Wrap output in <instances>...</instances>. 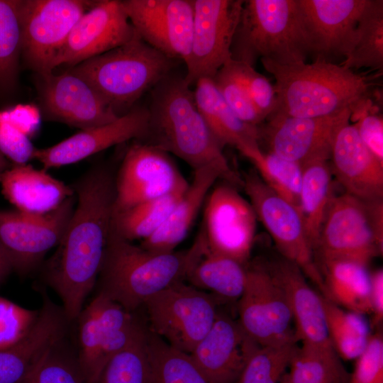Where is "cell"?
Here are the masks:
<instances>
[{
	"label": "cell",
	"mask_w": 383,
	"mask_h": 383,
	"mask_svg": "<svg viewBox=\"0 0 383 383\" xmlns=\"http://www.w3.org/2000/svg\"><path fill=\"white\" fill-rule=\"evenodd\" d=\"M115 180L109 170L97 167L79 182L77 206L45 266L44 279L60 298L70 323L76 321L97 282L111 230Z\"/></svg>",
	"instance_id": "cell-1"
},
{
	"label": "cell",
	"mask_w": 383,
	"mask_h": 383,
	"mask_svg": "<svg viewBox=\"0 0 383 383\" xmlns=\"http://www.w3.org/2000/svg\"><path fill=\"white\" fill-rule=\"evenodd\" d=\"M261 62L275 79L276 108L272 115L321 118L353 111L369 99L375 86V76L322 60L290 65Z\"/></svg>",
	"instance_id": "cell-3"
},
{
	"label": "cell",
	"mask_w": 383,
	"mask_h": 383,
	"mask_svg": "<svg viewBox=\"0 0 383 383\" xmlns=\"http://www.w3.org/2000/svg\"><path fill=\"white\" fill-rule=\"evenodd\" d=\"M367 0H297L309 55L334 62L345 58L356 39Z\"/></svg>",
	"instance_id": "cell-17"
},
{
	"label": "cell",
	"mask_w": 383,
	"mask_h": 383,
	"mask_svg": "<svg viewBox=\"0 0 383 383\" xmlns=\"http://www.w3.org/2000/svg\"><path fill=\"white\" fill-rule=\"evenodd\" d=\"M370 99L360 103L353 111L358 135L369 150L383 162V119L374 112Z\"/></svg>",
	"instance_id": "cell-47"
},
{
	"label": "cell",
	"mask_w": 383,
	"mask_h": 383,
	"mask_svg": "<svg viewBox=\"0 0 383 383\" xmlns=\"http://www.w3.org/2000/svg\"><path fill=\"white\" fill-rule=\"evenodd\" d=\"M187 188L113 211V231L131 242L148 238L162 226Z\"/></svg>",
	"instance_id": "cell-34"
},
{
	"label": "cell",
	"mask_w": 383,
	"mask_h": 383,
	"mask_svg": "<svg viewBox=\"0 0 383 383\" xmlns=\"http://www.w3.org/2000/svg\"><path fill=\"white\" fill-rule=\"evenodd\" d=\"M147 346L149 383H209L189 354L172 347L148 328Z\"/></svg>",
	"instance_id": "cell-38"
},
{
	"label": "cell",
	"mask_w": 383,
	"mask_h": 383,
	"mask_svg": "<svg viewBox=\"0 0 383 383\" xmlns=\"http://www.w3.org/2000/svg\"><path fill=\"white\" fill-rule=\"evenodd\" d=\"M323 303L328 335L333 350L341 360H356L372 335L370 323L364 315L346 311L323 296Z\"/></svg>",
	"instance_id": "cell-36"
},
{
	"label": "cell",
	"mask_w": 383,
	"mask_h": 383,
	"mask_svg": "<svg viewBox=\"0 0 383 383\" xmlns=\"http://www.w3.org/2000/svg\"><path fill=\"white\" fill-rule=\"evenodd\" d=\"M12 270L11 261L0 243V284Z\"/></svg>",
	"instance_id": "cell-51"
},
{
	"label": "cell",
	"mask_w": 383,
	"mask_h": 383,
	"mask_svg": "<svg viewBox=\"0 0 383 383\" xmlns=\"http://www.w3.org/2000/svg\"><path fill=\"white\" fill-rule=\"evenodd\" d=\"M243 0H193L191 52L184 77L189 86L213 78L231 59V47Z\"/></svg>",
	"instance_id": "cell-13"
},
{
	"label": "cell",
	"mask_w": 383,
	"mask_h": 383,
	"mask_svg": "<svg viewBox=\"0 0 383 383\" xmlns=\"http://www.w3.org/2000/svg\"><path fill=\"white\" fill-rule=\"evenodd\" d=\"M115 183L114 211L186 189L189 184L167 152L150 143L129 148Z\"/></svg>",
	"instance_id": "cell-15"
},
{
	"label": "cell",
	"mask_w": 383,
	"mask_h": 383,
	"mask_svg": "<svg viewBox=\"0 0 383 383\" xmlns=\"http://www.w3.org/2000/svg\"><path fill=\"white\" fill-rule=\"evenodd\" d=\"M259 346L238 321L218 311L213 326L189 355L209 383H235Z\"/></svg>",
	"instance_id": "cell-21"
},
{
	"label": "cell",
	"mask_w": 383,
	"mask_h": 383,
	"mask_svg": "<svg viewBox=\"0 0 383 383\" xmlns=\"http://www.w3.org/2000/svg\"><path fill=\"white\" fill-rule=\"evenodd\" d=\"M243 187L281 256L296 265L323 295V279L299 210L271 189L256 171L245 174Z\"/></svg>",
	"instance_id": "cell-10"
},
{
	"label": "cell",
	"mask_w": 383,
	"mask_h": 383,
	"mask_svg": "<svg viewBox=\"0 0 383 383\" xmlns=\"http://www.w3.org/2000/svg\"><path fill=\"white\" fill-rule=\"evenodd\" d=\"M3 119L29 137L39 123L38 110L29 105H18L12 109L0 111Z\"/></svg>",
	"instance_id": "cell-49"
},
{
	"label": "cell",
	"mask_w": 383,
	"mask_h": 383,
	"mask_svg": "<svg viewBox=\"0 0 383 383\" xmlns=\"http://www.w3.org/2000/svg\"><path fill=\"white\" fill-rule=\"evenodd\" d=\"M232 64L255 109L262 118L266 120L276 108L274 84L265 76L257 72L254 67L233 60Z\"/></svg>",
	"instance_id": "cell-45"
},
{
	"label": "cell",
	"mask_w": 383,
	"mask_h": 383,
	"mask_svg": "<svg viewBox=\"0 0 383 383\" xmlns=\"http://www.w3.org/2000/svg\"><path fill=\"white\" fill-rule=\"evenodd\" d=\"M208 196L202 230L209 249L246 265L257 228L252 205L229 184L216 187Z\"/></svg>",
	"instance_id": "cell-16"
},
{
	"label": "cell",
	"mask_w": 383,
	"mask_h": 383,
	"mask_svg": "<svg viewBox=\"0 0 383 383\" xmlns=\"http://www.w3.org/2000/svg\"><path fill=\"white\" fill-rule=\"evenodd\" d=\"M238 301V322L259 345L297 341L291 309L282 286L266 262L248 267Z\"/></svg>",
	"instance_id": "cell-12"
},
{
	"label": "cell",
	"mask_w": 383,
	"mask_h": 383,
	"mask_svg": "<svg viewBox=\"0 0 383 383\" xmlns=\"http://www.w3.org/2000/svg\"><path fill=\"white\" fill-rule=\"evenodd\" d=\"M38 316L27 335L15 345L0 350V383H18L43 355L66 336L70 322L62 306L43 294Z\"/></svg>",
	"instance_id": "cell-26"
},
{
	"label": "cell",
	"mask_w": 383,
	"mask_h": 383,
	"mask_svg": "<svg viewBox=\"0 0 383 383\" xmlns=\"http://www.w3.org/2000/svg\"><path fill=\"white\" fill-rule=\"evenodd\" d=\"M331 169L345 193L365 201L383 199V162L365 145L354 124L345 122L331 145Z\"/></svg>",
	"instance_id": "cell-24"
},
{
	"label": "cell",
	"mask_w": 383,
	"mask_h": 383,
	"mask_svg": "<svg viewBox=\"0 0 383 383\" xmlns=\"http://www.w3.org/2000/svg\"><path fill=\"white\" fill-rule=\"evenodd\" d=\"M74 322L76 353L87 383H93L108 361L145 327L134 313L99 292Z\"/></svg>",
	"instance_id": "cell-9"
},
{
	"label": "cell",
	"mask_w": 383,
	"mask_h": 383,
	"mask_svg": "<svg viewBox=\"0 0 383 383\" xmlns=\"http://www.w3.org/2000/svg\"><path fill=\"white\" fill-rule=\"evenodd\" d=\"M231 54L252 67L259 59L306 62L309 55L297 0L243 1Z\"/></svg>",
	"instance_id": "cell-5"
},
{
	"label": "cell",
	"mask_w": 383,
	"mask_h": 383,
	"mask_svg": "<svg viewBox=\"0 0 383 383\" xmlns=\"http://www.w3.org/2000/svg\"><path fill=\"white\" fill-rule=\"evenodd\" d=\"M123 9L137 34L174 60L187 61L192 46L193 0H123Z\"/></svg>",
	"instance_id": "cell-18"
},
{
	"label": "cell",
	"mask_w": 383,
	"mask_h": 383,
	"mask_svg": "<svg viewBox=\"0 0 383 383\" xmlns=\"http://www.w3.org/2000/svg\"><path fill=\"white\" fill-rule=\"evenodd\" d=\"M2 193L18 211L44 214L74 196V189L46 170L30 165H16L0 173Z\"/></svg>",
	"instance_id": "cell-27"
},
{
	"label": "cell",
	"mask_w": 383,
	"mask_h": 383,
	"mask_svg": "<svg viewBox=\"0 0 383 383\" xmlns=\"http://www.w3.org/2000/svg\"><path fill=\"white\" fill-rule=\"evenodd\" d=\"M8 167L7 160L5 156L0 152V173L4 172Z\"/></svg>",
	"instance_id": "cell-52"
},
{
	"label": "cell",
	"mask_w": 383,
	"mask_h": 383,
	"mask_svg": "<svg viewBox=\"0 0 383 383\" xmlns=\"http://www.w3.org/2000/svg\"><path fill=\"white\" fill-rule=\"evenodd\" d=\"M216 299L184 281L174 283L144 303L148 330L172 347L190 354L216 318Z\"/></svg>",
	"instance_id": "cell-8"
},
{
	"label": "cell",
	"mask_w": 383,
	"mask_h": 383,
	"mask_svg": "<svg viewBox=\"0 0 383 383\" xmlns=\"http://www.w3.org/2000/svg\"><path fill=\"white\" fill-rule=\"evenodd\" d=\"M218 179L221 176L213 168L195 170L192 182L166 220L154 234L142 241L140 246L155 253L175 251L187 235L209 192Z\"/></svg>",
	"instance_id": "cell-28"
},
{
	"label": "cell",
	"mask_w": 383,
	"mask_h": 383,
	"mask_svg": "<svg viewBox=\"0 0 383 383\" xmlns=\"http://www.w3.org/2000/svg\"><path fill=\"white\" fill-rule=\"evenodd\" d=\"M372 326H379L383 319V270L378 269L371 272L370 294Z\"/></svg>",
	"instance_id": "cell-50"
},
{
	"label": "cell",
	"mask_w": 383,
	"mask_h": 383,
	"mask_svg": "<svg viewBox=\"0 0 383 383\" xmlns=\"http://www.w3.org/2000/svg\"><path fill=\"white\" fill-rule=\"evenodd\" d=\"M329 160H314L302 166L299 210L313 252L329 204L334 196Z\"/></svg>",
	"instance_id": "cell-32"
},
{
	"label": "cell",
	"mask_w": 383,
	"mask_h": 383,
	"mask_svg": "<svg viewBox=\"0 0 383 383\" xmlns=\"http://www.w3.org/2000/svg\"><path fill=\"white\" fill-rule=\"evenodd\" d=\"M38 310L23 308L0 296V350L23 338L34 325Z\"/></svg>",
	"instance_id": "cell-44"
},
{
	"label": "cell",
	"mask_w": 383,
	"mask_h": 383,
	"mask_svg": "<svg viewBox=\"0 0 383 383\" xmlns=\"http://www.w3.org/2000/svg\"><path fill=\"white\" fill-rule=\"evenodd\" d=\"M148 122V109L135 108L111 123L82 130L52 146L35 148L32 159L45 170L73 164L113 145L146 136Z\"/></svg>",
	"instance_id": "cell-22"
},
{
	"label": "cell",
	"mask_w": 383,
	"mask_h": 383,
	"mask_svg": "<svg viewBox=\"0 0 383 383\" xmlns=\"http://www.w3.org/2000/svg\"><path fill=\"white\" fill-rule=\"evenodd\" d=\"M41 77L43 101L53 118L85 130L119 117L88 82L70 71Z\"/></svg>",
	"instance_id": "cell-23"
},
{
	"label": "cell",
	"mask_w": 383,
	"mask_h": 383,
	"mask_svg": "<svg viewBox=\"0 0 383 383\" xmlns=\"http://www.w3.org/2000/svg\"><path fill=\"white\" fill-rule=\"evenodd\" d=\"M18 383H87L77 353L65 345V337L53 345Z\"/></svg>",
	"instance_id": "cell-42"
},
{
	"label": "cell",
	"mask_w": 383,
	"mask_h": 383,
	"mask_svg": "<svg viewBox=\"0 0 383 383\" xmlns=\"http://www.w3.org/2000/svg\"><path fill=\"white\" fill-rule=\"evenodd\" d=\"M286 294L293 317L295 335L301 344L332 347L327 331L323 296L311 288L301 270L283 258L266 262Z\"/></svg>",
	"instance_id": "cell-25"
},
{
	"label": "cell",
	"mask_w": 383,
	"mask_h": 383,
	"mask_svg": "<svg viewBox=\"0 0 383 383\" xmlns=\"http://www.w3.org/2000/svg\"><path fill=\"white\" fill-rule=\"evenodd\" d=\"M349 378L333 348L301 344L279 383H348Z\"/></svg>",
	"instance_id": "cell-33"
},
{
	"label": "cell",
	"mask_w": 383,
	"mask_h": 383,
	"mask_svg": "<svg viewBox=\"0 0 383 383\" xmlns=\"http://www.w3.org/2000/svg\"><path fill=\"white\" fill-rule=\"evenodd\" d=\"M297 341L260 345L245 363L238 383H279L297 350Z\"/></svg>",
	"instance_id": "cell-41"
},
{
	"label": "cell",
	"mask_w": 383,
	"mask_h": 383,
	"mask_svg": "<svg viewBox=\"0 0 383 383\" xmlns=\"http://www.w3.org/2000/svg\"><path fill=\"white\" fill-rule=\"evenodd\" d=\"M248 267L231 257L216 253L204 239L186 280L192 286L210 292L216 298L238 300L247 281Z\"/></svg>",
	"instance_id": "cell-31"
},
{
	"label": "cell",
	"mask_w": 383,
	"mask_h": 383,
	"mask_svg": "<svg viewBox=\"0 0 383 383\" xmlns=\"http://www.w3.org/2000/svg\"><path fill=\"white\" fill-rule=\"evenodd\" d=\"M212 79L227 104L240 120L257 127L264 121L238 76L231 59L223 65Z\"/></svg>",
	"instance_id": "cell-43"
},
{
	"label": "cell",
	"mask_w": 383,
	"mask_h": 383,
	"mask_svg": "<svg viewBox=\"0 0 383 383\" xmlns=\"http://www.w3.org/2000/svg\"><path fill=\"white\" fill-rule=\"evenodd\" d=\"M348 383H383L382 333H372L364 351L355 360Z\"/></svg>",
	"instance_id": "cell-46"
},
{
	"label": "cell",
	"mask_w": 383,
	"mask_h": 383,
	"mask_svg": "<svg viewBox=\"0 0 383 383\" xmlns=\"http://www.w3.org/2000/svg\"><path fill=\"white\" fill-rule=\"evenodd\" d=\"M96 1L20 0L21 53L41 76L52 65L72 29Z\"/></svg>",
	"instance_id": "cell-11"
},
{
	"label": "cell",
	"mask_w": 383,
	"mask_h": 383,
	"mask_svg": "<svg viewBox=\"0 0 383 383\" xmlns=\"http://www.w3.org/2000/svg\"><path fill=\"white\" fill-rule=\"evenodd\" d=\"M34 150L29 137L0 115V152L16 165H23L32 159Z\"/></svg>",
	"instance_id": "cell-48"
},
{
	"label": "cell",
	"mask_w": 383,
	"mask_h": 383,
	"mask_svg": "<svg viewBox=\"0 0 383 383\" xmlns=\"http://www.w3.org/2000/svg\"><path fill=\"white\" fill-rule=\"evenodd\" d=\"M74 197L44 214L0 210V243L13 268L26 273L61 240L74 211Z\"/></svg>",
	"instance_id": "cell-14"
},
{
	"label": "cell",
	"mask_w": 383,
	"mask_h": 383,
	"mask_svg": "<svg viewBox=\"0 0 383 383\" xmlns=\"http://www.w3.org/2000/svg\"><path fill=\"white\" fill-rule=\"evenodd\" d=\"M383 251V200L365 201L344 193L333 197L321 228L315 260L349 258L368 265Z\"/></svg>",
	"instance_id": "cell-7"
},
{
	"label": "cell",
	"mask_w": 383,
	"mask_h": 383,
	"mask_svg": "<svg viewBox=\"0 0 383 383\" xmlns=\"http://www.w3.org/2000/svg\"><path fill=\"white\" fill-rule=\"evenodd\" d=\"M147 331L145 327L126 348L113 355L93 383H149Z\"/></svg>",
	"instance_id": "cell-39"
},
{
	"label": "cell",
	"mask_w": 383,
	"mask_h": 383,
	"mask_svg": "<svg viewBox=\"0 0 383 383\" xmlns=\"http://www.w3.org/2000/svg\"><path fill=\"white\" fill-rule=\"evenodd\" d=\"M174 61L135 33L128 43L88 59L69 71L88 82L121 116L170 73Z\"/></svg>",
	"instance_id": "cell-6"
},
{
	"label": "cell",
	"mask_w": 383,
	"mask_h": 383,
	"mask_svg": "<svg viewBox=\"0 0 383 383\" xmlns=\"http://www.w3.org/2000/svg\"><path fill=\"white\" fill-rule=\"evenodd\" d=\"M316 262L323 279V296L348 311L371 314L368 265L349 258H323Z\"/></svg>",
	"instance_id": "cell-29"
},
{
	"label": "cell",
	"mask_w": 383,
	"mask_h": 383,
	"mask_svg": "<svg viewBox=\"0 0 383 383\" xmlns=\"http://www.w3.org/2000/svg\"><path fill=\"white\" fill-rule=\"evenodd\" d=\"M239 151L250 160L271 189L299 209L303 174L301 165L272 152H263L259 144L244 147Z\"/></svg>",
	"instance_id": "cell-37"
},
{
	"label": "cell",
	"mask_w": 383,
	"mask_h": 383,
	"mask_svg": "<svg viewBox=\"0 0 383 383\" xmlns=\"http://www.w3.org/2000/svg\"><path fill=\"white\" fill-rule=\"evenodd\" d=\"M194 85L193 91L196 106L223 148L230 145L240 150L259 144L258 127L247 124L235 116L212 78H201Z\"/></svg>",
	"instance_id": "cell-30"
},
{
	"label": "cell",
	"mask_w": 383,
	"mask_h": 383,
	"mask_svg": "<svg viewBox=\"0 0 383 383\" xmlns=\"http://www.w3.org/2000/svg\"><path fill=\"white\" fill-rule=\"evenodd\" d=\"M200 243L197 235L186 250L155 253L122 238L111 227L97 279L98 292L134 313L153 294L186 281Z\"/></svg>",
	"instance_id": "cell-4"
},
{
	"label": "cell",
	"mask_w": 383,
	"mask_h": 383,
	"mask_svg": "<svg viewBox=\"0 0 383 383\" xmlns=\"http://www.w3.org/2000/svg\"><path fill=\"white\" fill-rule=\"evenodd\" d=\"M347 69L383 68V1L367 0L360 16L355 44L340 64Z\"/></svg>",
	"instance_id": "cell-35"
},
{
	"label": "cell",
	"mask_w": 383,
	"mask_h": 383,
	"mask_svg": "<svg viewBox=\"0 0 383 383\" xmlns=\"http://www.w3.org/2000/svg\"><path fill=\"white\" fill-rule=\"evenodd\" d=\"M190 87L184 77L170 73L152 88L146 135L152 139L150 144L175 155L194 171L211 167L227 184L243 187V179L229 165Z\"/></svg>",
	"instance_id": "cell-2"
},
{
	"label": "cell",
	"mask_w": 383,
	"mask_h": 383,
	"mask_svg": "<svg viewBox=\"0 0 383 383\" xmlns=\"http://www.w3.org/2000/svg\"><path fill=\"white\" fill-rule=\"evenodd\" d=\"M20 0H0V89L14 88L21 53Z\"/></svg>",
	"instance_id": "cell-40"
},
{
	"label": "cell",
	"mask_w": 383,
	"mask_h": 383,
	"mask_svg": "<svg viewBox=\"0 0 383 383\" xmlns=\"http://www.w3.org/2000/svg\"><path fill=\"white\" fill-rule=\"evenodd\" d=\"M351 109L321 118L272 115L260 127L269 151L301 166L314 160H329L333 137L340 126L349 121ZM259 140V141H260Z\"/></svg>",
	"instance_id": "cell-19"
},
{
	"label": "cell",
	"mask_w": 383,
	"mask_h": 383,
	"mask_svg": "<svg viewBox=\"0 0 383 383\" xmlns=\"http://www.w3.org/2000/svg\"><path fill=\"white\" fill-rule=\"evenodd\" d=\"M135 33L121 1H96L72 29L52 69L64 64L72 67L128 43Z\"/></svg>",
	"instance_id": "cell-20"
}]
</instances>
